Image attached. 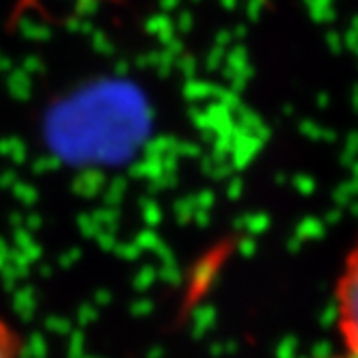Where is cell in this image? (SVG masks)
<instances>
[{
	"label": "cell",
	"instance_id": "2",
	"mask_svg": "<svg viewBox=\"0 0 358 358\" xmlns=\"http://www.w3.org/2000/svg\"><path fill=\"white\" fill-rule=\"evenodd\" d=\"M24 352V339L20 330L0 315V358H20Z\"/></svg>",
	"mask_w": 358,
	"mask_h": 358
},
{
	"label": "cell",
	"instance_id": "3",
	"mask_svg": "<svg viewBox=\"0 0 358 358\" xmlns=\"http://www.w3.org/2000/svg\"><path fill=\"white\" fill-rule=\"evenodd\" d=\"M330 358H358V356H354V354H339V356H330Z\"/></svg>",
	"mask_w": 358,
	"mask_h": 358
},
{
	"label": "cell",
	"instance_id": "1",
	"mask_svg": "<svg viewBox=\"0 0 358 358\" xmlns=\"http://www.w3.org/2000/svg\"><path fill=\"white\" fill-rule=\"evenodd\" d=\"M337 330L348 354L358 356V236L350 244L335 280Z\"/></svg>",
	"mask_w": 358,
	"mask_h": 358
}]
</instances>
